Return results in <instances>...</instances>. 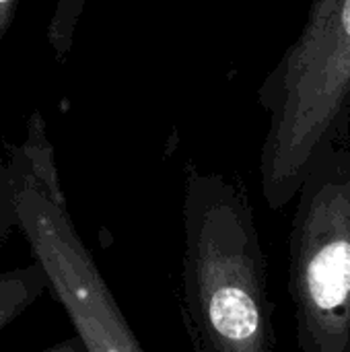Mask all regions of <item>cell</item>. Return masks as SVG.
<instances>
[{
	"label": "cell",
	"instance_id": "cell-1",
	"mask_svg": "<svg viewBox=\"0 0 350 352\" xmlns=\"http://www.w3.org/2000/svg\"><path fill=\"white\" fill-rule=\"evenodd\" d=\"M182 314L194 352H274L268 266L245 190L188 169Z\"/></svg>",
	"mask_w": 350,
	"mask_h": 352
},
{
	"label": "cell",
	"instance_id": "cell-2",
	"mask_svg": "<svg viewBox=\"0 0 350 352\" xmlns=\"http://www.w3.org/2000/svg\"><path fill=\"white\" fill-rule=\"evenodd\" d=\"M258 103L268 113L262 196L281 210L295 200L314 153L349 142L350 0H311L299 35L262 80Z\"/></svg>",
	"mask_w": 350,
	"mask_h": 352
},
{
	"label": "cell",
	"instance_id": "cell-3",
	"mask_svg": "<svg viewBox=\"0 0 350 352\" xmlns=\"http://www.w3.org/2000/svg\"><path fill=\"white\" fill-rule=\"evenodd\" d=\"M19 229L85 352H144L91 252L74 229L45 122L33 111L21 144L8 146Z\"/></svg>",
	"mask_w": 350,
	"mask_h": 352
},
{
	"label": "cell",
	"instance_id": "cell-4",
	"mask_svg": "<svg viewBox=\"0 0 350 352\" xmlns=\"http://www.w3.org/2000/svg\"><path fill=\"white\" fill-rule=\"evenodd\" d=\"M289 235V297L299 352H350V146L309 159Z\"/></svg>",
	"mask_w": 350,
	"mask_h": 352
},
{
	"label": "cell",
	"instance_id": "cell-5",
	"mask_svg": "<svg viewBox=\"0 0 350 352\" xmlns=\"http://www.w3.org/2000/svg\"><path fill=\"white\" fill-rule=\"evenodd\" d=\"M45 291H50V283L35 260L27 266L0 272V332L35 305Z\"/></svg>",
	"mask_w": 350,
	"mask_h": 352
},
{
	"label": "cell",
	"instance_id": "cell-6",
	"mask_svg": "<svg viewBox=\"0 0 350 352\" xmlns=\"http://www.w3.org/2000/svg\"><path fill=\"white\" fill-rule=\"evenodd\" d=\"M87 0H54L47 21V43L58 62H64L72 50L78 21L83 16Z\"/></svg>",
	"mask_w": 350,
	"mask_h": 352
},
{
	"label": "cell",
	"instance_id": "cell-7",
	"mask_svg": "<svg viewBox=\"0 0 350 352\" xmlns=\"http://www.w3.org/2000/svg\"><path fill=\"white\" fill-rule=\"evenodd\" d=\"M19 225L17 214V194L8 163L0 153V243L8 237V233Z\"/></svg>",
	"mask_w": 350,
	"mask_h": 352
},
{
	"label": "cell",
	"instance_id": "cell-8",
	"mask_svg": "<svg viewBox=\"0 0 350 352\" xmlns=\"http://www.w3.org/2000/svg\"><path fill=\"white\" fill-rule=\"evenodd\" d=\"M17 2L19 0H0V45L8 33V27L14 19V12H17Z\"/></svg>",
	"mask_w": 350,
	"mask_h": 352
},
{
	"label": "cell",
	"instance_id": "cell-9",
	"mask_svg": "<svg viewBox=\"0 0 350 352\" xmlns=\"http://www.w3.org/2000/svg\"><path fill=\"white\" fill-rule=\"evenodd\" d=\"M43 352H85V346L80 342V338L74 334V336H68V338H62L60 342L52 344L50 349H45Z\"/></svg>",
	"mask_w": 350,
	"mask_h": 352
}]
</instances>
